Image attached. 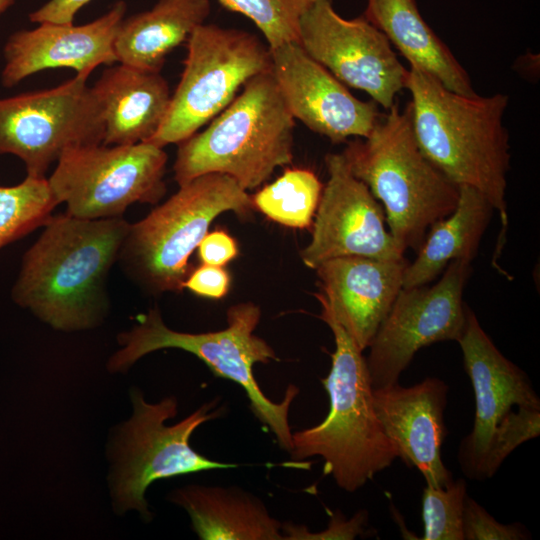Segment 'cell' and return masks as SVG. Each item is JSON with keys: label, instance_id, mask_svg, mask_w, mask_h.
<instances>
[{"label": "cell", "instance_id": "obj_25", "mask_svg": "<svg viewBox=\"0 0 540 540\" xmlns=\"http://www.w3.org/2000/svg\"><path fill=\"white\" fill-rule=\"evenodd\" d=\"M323 185L316 174L305 168L286 169L271 184L251 196L253 208L281 225L307 229L322 195Z\"/></svg>", "mask_w": 540, "mask_h": 540}, {"label": "cell", "instance_id": "obj_21", "mask_svg": "<svg viewBox=\"0 0 540 540\" xmlns=\"http://www.w3.org/2000/svg\"><path fill=\"white\" fill-rule=\"evenodd\" d=\"M169 499L190 517L201 540H282V523L265 504L239 487L191 484Z\"/></svg>", "mask_w": 540, "mask_h": 540}, {"label": "cell", "instance_id": "obj_27", "mask_svg": "<svg viewBox=\"0 0 540 540\" xmlns=\"http://www.w3.org/2000/svg\"><path fill=\"white\" fill-rule=\"evenodd\" d=\"M316 0H219L226 9L251 20L269 49L298 41L299 21Z\"/></svg>", "mask_w": 540, "mask_h": 540}, {"label": "cell", "instance_id": "obj_28", "mask_svg": "<svg viewBox=\"0 0 540 540\" xmlns=\"http://www.w3.org/2000/svg\"><path fill=\"white\" fill-rule=\"evenodd\" d=\"M464 479L446 487L425 484L422 493V540H464L463 513L467 497Z\"/></svg>", "mask_w": 540, "mask_h": 540}, {"label": "cell", "instance_id": "obj_4", "mask_svg": "<svg viewBox=\"0 0 540 540\" xmlns=\"http://www.w3.org/2000/svg\"><path fill=\"white\" fill-rule=\"evenodd\" d=\"M341 154L381 201L389 232L404 251H418L427 230L456 208L459 187L420 150L409 104L401 111L395 103L368 137L349 141Z\"/></svg>", "mask_w": 540, "mask_h": 540}, {"label": "cell", "instance_id": "obj_6", "mask_svg": "<svg viewBox=\"0 0 540 540\" xmlns=\"http://www.w3.org/2000/svg\"><path fill=\"white\" fill-rule=\"evenodd\" d=\"M261 319V309L253 302L231 306L226 313L224 329L204 333H187L170 329L158 307L137 318V323L118 335L120 349L108 360L110 372H125L143 356L167 348L181 349L202 360L217 377L240 385L250 402L254 416L276 438L280 448L290 452L292 431L289 410L299 388L288 385L284 398L269 399L255 375L256 363L276 361L274 349L254 332Z\"/></svg>", "mask_w": 540, "mask_h": 540}, {"label": "cell", "instance_id": "obj_1", "mask_svg": "<svg viewBox=\"0 0 540 540\" xmlns=\"http://www.w3.org/2000/svg\"><path fill=\"white\" fill-rule=\"evenodd\" d=\"M129 226L124 217L52 216L23 256L12 299L56 330L99 326L109 310L108 275Z\"/></svg>", "mask_w": 540, "mask_h": 540}, {"label": "cell", "instance_id": "obj_22", "mask_svg": "<svg viewBox=\"0 0 540 540\" xmlns=\"http://www.w3.org/2000/svg\"><path fill=\"white\" fill-rule=\"evenodd\" d=\"M363 16L417 68L447 89L477 93L466 70L421 16L415 0H367Z\"/></svg>", "mask_w": 540, "mask_h": 540}, {"label": "cell", "instance_id": "obj_20", "mask_svg": "<svg viewBox=\"0 0 540 540\" xmlns=\"http://www.w3.org/2000/svg\"><path fill=\"white\" fill-rule=\"evenodd\" d=\"M92 89L102 110L105 145L149 141L162 124L171 98L160 72L121 63L106 68Z\"/></svg>", "mask_w": 540, "mask_h": 540}, {"label": "cell", "instance_id": "obj_26", "mask_svg": "<svg viewBox=\"0 0 540 540\" xmlns=\"http://www.w3.org/2000/svg\"><path fill=\"white\" fill-rule=\"evenodd\" d=\"M58 204L46 177L0 186V250L43 227Z\"/></svg>", "mask_w": 540, "mask_h": 540}, {"label": "cell", "instance_id": "obj_29", "mask_svg": "<svg viewBox=\"0 0 540 540\" xmlns=\"http://www.w3.org/2000/svg\"><path fill=\"white\" fill-rule=\"evenodd\" d=\"M464 540H527L529 531L520 523L502 524L480 504L466 497L463 513Z\"/></svg>", "mask_w": 540, "mask_h": 540}, {"label": "cell", "instance_id": "obj_17", "mask_svg": "<svg viewBox=\"0 0 540 540\" xmlns=\"http://www.w3.org/2000/svg\"><path fill=\"white\" fill-rule=\"evenodd\" d=\"M126 10L121 0L83 25L40 23L34 29L14 32L3 48L2 85L11 88L37 72L55 68H71L89 77L98 66L112 65L116 62L114 41Z\"/></svg>", "mask_w": 540, "mask_h": 540}, {"label": "cell", "instance_id": "obj_30", "mask_svg": "<svg viewBox=\"0 0 540 540\" xmlns=\"http://www.w3.org/2000/svg\"><path fill=\"white\" fill-rule=\"evenodd\" d=\"M367 525L368 512L366 510L358 511L350 519H346L340 512H335L332 514L327 529L323 531L310 532L306 526L287 522L282 524V535L286 540H352L357 536L366 535Z\"/></svg>", "mask_w": 540, "mask_h": 540}, {"label": "cell", "instance_id": "obj_10", "mask_svg": "<svg viewBox=\"0 0 540 540\" xmlns=\"http://www.w3.org/2000/svg\"><path fill=\"white\" fill-rule=\"evenodd\" d=\"M180 81L147 142L179 144L221 113L254 76L271 68L268 45L254 34L203 23L187 39Z\"/></svg>", "mask_w": 540, "mask_h": 540}, {"label": "cell", "instance_id": "obj_15", "mask_svg": "<svg viewBox=\"0 0 540 540\" xmlns=\"http://www.w3.org/2000/svg\"><path fill=\"white\" fill-rule=\"evenodd\" d=\"M328 180L312 224L303 263L315 269L345 256L380 260L404 258V250L386 228L384 210L369 188L349 170L341 153L325 156Z\"/></svg>", "mask_w": 540, "mask_h": 540}, {"label": "cell", "instance_id": "obj_13", "mask_svg": "<svg viewBox=\"0 0 540 540\" xmlns=\"http://www.w3.org/2000/svg\"><path fill=\"white\" fill-rule=\"evenodd\" d=\"M470 273L471 262L454 260L434 285L402 287L368 347L365 359L373 388L397 383L421 348L459 340L467 311L463 290Z\"/></svg>", "mask_w": 540, "mask_h": 540}, {"label": "cell", "instance_id": "obj_8", "mask_svg": "<svg viewBox=\"0 0 540 540\" xmlns=\"http://www.w3.org/2000/svg\"><path fill=\"white\" fill-rule=\"evenodd\" d=\"M457 342L475 397L473 428L460 443L458 461L467 478L484 481L517 447L540 435V399L527 374L498 350L468 307Z\"/></svg>", "mask_w": 540, "mask_h": 540}, {"label": "cell", "instance_id": "obj_23", "mask_svg": "<svg viewBox=\"0 0 540 540\" xmlns=\"http://www.w3.org/2000/svg\"><path fill=\"white\" fill-rule=\"evenodd\" d=\"M210 11V0H157L151 9L124 17L114 41L116 62L160 72L166 57Z\"/></svg>", "mask_w": 540, "mask_h": 540}, {"label": "cell", "instance_id": "obj_9", "mask_svg": "<svg viewBox=\"0 0 540 540\" xmlns=\"http://www.w3.org/2000/svg\"><path fill=\"white\" fill-rule=\"evenodd\" d=\"M133 412L117 427L110 456L113 503L117 512L135 510L144 520L151 519L145 498L155 481L217 469L237 468L239 464L212 460L190 444L191 436L202 424L222 417L225 408L219 400L202 404L173 425L178 402L174 396L149 403L139 390L131 391Z\"/></svg>", "mask_w": 540, "mask_h": 540}, {"label": "cell", "instance_id": "obj_24", "mask_svg": "<svg viewBox=\"0 0 540 540\" xmlns=\"http://www.w3.org/2000/svg\"><path fill=\"white\" fill-rule=\"evenodd\" d=\"M493 211L478 190L459 186L456 208L429 228L416 258L404 270L402 287L428 284L454 260L472 262Z\"/></svg>", "mask_w": 540, "mask_h": 540}, {"label": "cell", "instance_id": "obj_18", "mask_svg": "<svg viewBox=\"0 0 540 540\" xmlns=\"http://www.w3.org/2000/svg\"><path fill=\"white\" fill-rule=\"evenodd\" d=\"M448 385L427 377L403 387L398 382L373 388V405L382 429L408 467H416L425 484L446 487L453 476L442 460L448 433L444 423Z\"/></svg>", "mask_w": 540, "mask_h": 540}, {"label": "cell", "instance_id": "obj_34", "mask_svg": "<svg viewBox=\"0 0 540 540\" xmlns=\"http://www.w3.org/2000/svg\"><path fill=\"white\" fill-rule=\"evenodd\" d=\"M16 0H0V16L6 12Z\"/></svg>", "mask_w": 540, "mask_h": 540}, {"label": "cell", "instance_id": "obj_7", "mask_svg": "<svg viewBox=\"0 0 540 540\" xmlns=\"http://www.w3.org/2000/svg\"><path fill=\"white\" fill-rule=\"evenodd\" d=\"M253 209L251 196L232 177L200 175L130 223L117 262L149 295L181 293L192 270L189 258L214 219L228 211L246 219Z\"/></svg>", "mask_w": 540, "mask_h": 540}, {"label": "cell", "instance_id": "obj_2", "mask_svg": "<svg viewBox=\"0 0 540 540\" xmlns=\"http://www.w3.org/2000/svg\"><path fill=\"white\" fill-rule=\"evenodd\" d=\"M405 89L424 156L458 187L482 193L506 227L510 147L503 117L508 97L458 94L414 67L408 69Z\"/></svg>", "mask_w": 540, "mask_h": 540}, {"label": "cell", "instance_id": "obj_12", "mask_svg": "<svg viewBox=\"0 0 540 540\" xmlns=\"http://www.w3.org/2000/svg\"><path fill=\"white\" fill-rule=\"evenodd\" d=\"M87 79L77 74L50 89L0 99V155L17 156L27 176L43 178L68 149L103 143L102 110Z\"/></svg>", "mask_w": 540, "mask_h": 540}, {"label": "cell", "instance_id": "obj_33", "mask_svg": "<svg viewBox=\"0 0 540 540\" xmlns=\"http://www.w3.org/2000/svg\"><path fill=\"white\" fill-rule=\"evenodd\" d=\"M91 0H49L29 14L32 23H73L79 10Z\"/></svg>", "mask_w": 540, "mask_h": 540}, {"label": "cell", "instance_id": "obj_3", "mask_svg": "<svg viewBox=\"0 0 540 540\" xmlns=\"http://www.w3.org/2000/svg\"><path fill=\"white\" fill-rule=\"evenodd\" d=\"M321 305L320 319L331 329L335 349L331 368L321 382L329 396V412L319 424L292 433V461L323 459V472L347 492L362 488L398 458L384 433L373 405L366 359L329 309Z\"/></svg>", "mask_w": 540, "mask_h": 540}, {"label": "cell", "instance_id": "obj_31", "mask_svg": "<svg viewBox=\"0 0 540 540\" xmlns=\"http://www.w3.org/2000/svg\"><path fill=\"white\" fill-rule=\"evenodd\" d=\"M231 286L229 272L221 266L202 264L192 269L184 282V288L192 293L210 299H221Z\"/></svg>", "mask_w": 540, "mask_h": 540}, {"label": "cell", "instance_id": "obj_16", "mask_svg": "<svg viewBox=\"0 0 540 540\" xmlns=\"http://www.w3.org/2000/svg\"><path fill=\"white\" fill-rule=\"evenodd\" d=\"M269 50L271 72L294 119L333 143L370 135L382 118L375 102L353 96L298 42Z\"/></svg>", "mask_w": 540, "mask_h": 540}, {"label": "cell", "instance_id": "obj_19", "mask_svg": "<svg viewBox=\"0 0 540 540\" xmlns=\"http://www.w3.org/2000/svg\"><path fill=\"white\" fill-rule=\"evenodd\" d=\"M407 264L405 258L345 256L324 261L314 269L321 288L314 296L361 351L369 347L402 289Z\"/></svg>", "mask_w": 540, "mask_h": 540}, {"label": "cell", "instance_id": "obj_14", "mask_svg": "<svg viewBox=\"0 0 540 540\" xmlns=\"http://www.w3.org/2000/svg\"><path fill=\"white\" fill-rule=\"evenodd\" d=\"M299 45L344 85L389 110L405 89L407 72L387 37L364 16L345 19L332 0H316L299 21Z\"/></svg>", "mask_w": 540, "mask_h": 540}, {"label": "cell", "instance_id": "obj_5", "mask_svg": "<svg viewBox=\"0 0 540 540\" xmlns=\"http://www.w3.org/2000/svg\"><path fill=\"white\" fill-rule=\"evenodd\" d=\"M294 120L271 68L257 74L207 128L178 144L175 181L221 173L246 191L257 188L292 162Z\"/></svg>", "mask_w": 540, "mask_h": 540}, {"label": "cell", "instance_id": "obj_11", "mask_svg": "<svg viewBox=\"0 0 540 540\" xmlns=\"http://www.w3.org/2000/svg\"><path fill=\"white\" fill-rule=\"evenodd\" d=\"M167 160L164 149L150 142L83 145L61 155L48 182L66 213L89 220L118 218L134 203L161 200Z\"/></svg>", "mask_w": 540, "mask_h": 540}, {"label": "cell", "instance_id": "obj_32", "mask_svg": "<svg viewBox=\"0 0 540 540\" xmlns=\"http://www.w3.org/2000/svg\"><path fill=\"white\" fill-rule=\"evenodd\" d=\"M238 253L235 239L220 229L207 233L198 245V255L202 264L224 267Z\"/></svg>", "mask_w": 540, "mask_h": 540}]
</instances>
